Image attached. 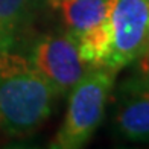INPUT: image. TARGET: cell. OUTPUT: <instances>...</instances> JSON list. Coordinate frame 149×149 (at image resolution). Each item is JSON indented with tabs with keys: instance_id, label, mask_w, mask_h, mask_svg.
<instances>
[{
	"instance_id": "obj_1",
	"label": "cell",
	"mask_w": 149,
	"mask_h": 149,
	"mask_svg": "<svg viewBox=\"0 0 149 149\" xmlns=\"http://www.w3.org/2000/svg\"><path fill=\"white\" fill-rule=\"evenodd\" d=\"M58 90L17 49L0 52V132L29 137L53 111Z\"/></svg>"
},
{
	"instance_id": "obj_2",
	"label": "cell",
	"mask_w": 149,
	"mask_h": 149,
	"mask_svg": "<svg viewBox=\"0 0 149 149\" xmlns=\"http://www.w3.org/2000/svg\"><path fill=\"white\" fill-rule=\"evenodd\" d=\"M116 72L100 67L90 69L69 91L67 111L50 141L53 149H79L94 135L105 117L107 104Z\"/></svg>"
},
{
	"instance_id": "obj_3",
	"label": "cell",
	"mask_w": 149,
	"mask_h": 149,
	"mask_svg": "<svg viewBox=\"0 0 149 149\" xmlns=\"http://www.w3.org/2000/svg\"><path fill=\"white\" fill-rule=\"evenodd\" d=\"M26 56L58 90L59 96L69 94L90 70L79 55L78 40L67 31L49 32L37 37L31 43Z\"/></svg>"
},
{
	"instance_id": "obj_4",
	"label": "cell",
	"mask_w": 149,
	"mask_h": 149,
	"mask_svg": "<svg viewBox=\"0 0 149 149\" xmlns=\"http://www.w3.org/2000/svg\"><path fill=\"white\" fill-rule=\"evenodd\" d=\"M108 20L113 40L108 69L117 72L149 52V0H113Z\"/></svg>"
},
{
	"instance_id": "obj_5",
	"label": "cell",
	"mask_w": 149,
	"mask_h": 149,
	"mask_svg": "<svg viewBox=\"0 0 149 149\" xmlns=\"http://www.w3.org/2000/svg\"><path fill=\"white\" fill-rule=\"evenodd\" d=\"M113 114L114 131L122 140L149 143V90L122 85Z\"/></svg>"
},
{
	"instance_id": "obj_6",
	"label": "cell",
	"mask_w": 149,
	"mask_h": 149,
	"mask_svg": "<svg viewBox=\"0 0 149 149\" xmlns=\"http://www.w3.org/2000/svg\"><path fill=\"white\" fill-rule=\"evenodd\" d=\"M47 0H0V52L17 49Z\"/></svg>"
},
{
	"instance_id": "obj_7",
	"label": "cell",
	"mask_w": 149,
	"mask_h": 149,
	"mask_svg": "<svg viewBox=\"0 0 149 149\" xmlns=\"http://www.w3.org/2000/svg\"><path fill=\"white\" fill-rule=\"evenodd\" d=\"M65 26V31L79 38L84 32L108 18L113 0H47Z\"/></svg>"
},
{
	"instance_id": "obj_8",
	"label": "cell",
	"mask_w": 149,
	"mask_h": 149,
	"mask_svg": "<svg viewBox=\"0 0 149 149\" xmlns=\"http://www.w3.org/2000/svg\"><path fill=\"white\" fill-rule=\"evenodd\" d=\"M111 43V26L110 20L107 18L78 38L79 55L90 69H100V67L108 69Z\"/></svg>"
},
{
	"instance_id": "obj_9",
	"label": "cell",
	"mask_w": 149,
	"mask_h": 149,
	"mask_svg": "<svg viewBox=\"0 0 149 149\" xmlns=\"http://www.w3.org/2000/svg\"><path fill=\"white\" fill-rule=\"evenodd\" d=\"M123 85L149 90V61H141L140 63V72L135 74V76H132L131 79L125 81Z\"/></svg>"
},
{
	"instance_id": "obj_10",
	"label": "cell",
	"mask_w": 149,
	"mask_h": 149,
	"mask_svg": "<svg viewBox=\"0 0 149 149\" xmlns=\"http://www.w3.org/2000/svg\"><path fill=\"white\" fill-rule=\"evenodd\" d=\"M141 61H149V52L146 53V55H145L143 58H141Z\"/></svg>"
}]
</instances>
